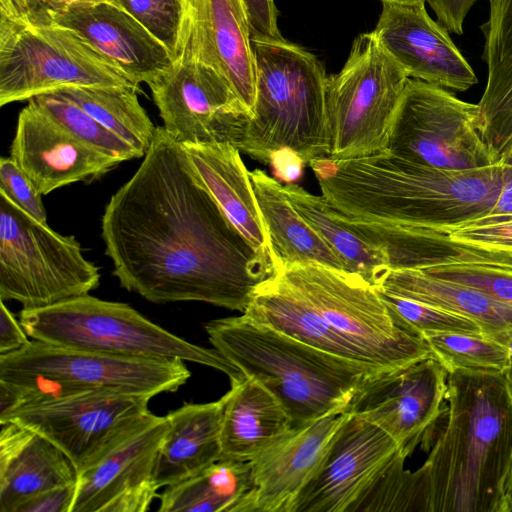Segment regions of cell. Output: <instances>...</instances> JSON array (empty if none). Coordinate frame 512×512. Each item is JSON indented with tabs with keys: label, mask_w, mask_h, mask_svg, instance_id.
I'll return each mask as SVG.
<instances>
[{
	"label": "cell",
	"mask_w": 512,
	"mask_h": 512,
	"mask_svg": "<svg viewBox=\"0 0 512 512\" xmlns=\"http://www.w3.org/2000/svg\"><path fill=\"white\" fill-rule=\"evenodd\" d=\"M253 487L249 461L219 460L159 494L160 512H236Z\"/></svg>",
	"instance_id": "cell-32"
},
{
	"label": "cell",
	"mask_w": 512,
	"mask_h": 512,
	"mask_svg": "<svg viewBox=\"0 0 512 512\" xmlns=\"http://www.w3.org/2000/svg\"><path fill=\"white\" fill-rule=\"evenodd\" d=\"M423 339L432 356L450 373L456 370H479L502 373L507 347L485 333L426 331Z\"/></svg>",
	"instance_id": "cell-34"
},
{
	"label": "cell",
	"mask_w": 512,
	"mask_h": 512,
	"mask_svg": "<svg viewBox=\"0 0 512 512\" xmlns=\"http://www.w3.org/2000/svg\"><path fill=\"white\" fill-rule=\"evenodd\" d=\"M446 410L424 435L429 512H511L512 394L499 372L448 373Z\"/></svg>",
	"instance_id": "cell-3"
},
{
	"label": "cell",
	"mask_w": 512,
	"mask_h": 512,
	"mask_svg": "<svg viewBox=\"0 0 512 512\" xmlns=\"http://www.w3.org/2000/svg\"><path fill=\"white\" fill-rule=\"evenodd\" d=\"M74 86L136 85L73 30L0 16V106Z\"/></svg>",
	"instance_id": "cell-11"
},
{
	"label": "cell",
	"mask_w": 512,
	"mask_h": 512,
	"mask_svg": "<svg viewBox=\"0 0 512 512\" xmlns=\"http://www.w3.org/2000/svg\"><path fill=\"white\" fill-rule=\"evenodd\" d=\"M377 290L399 324L416 336L422 337V334L426 331L485 333L478 323L467 317L422 302L396 296L379 288Z\"/></svg>",
	"instance_id": "cell-37"
},
{
	"label": "cell",
	"mask_w": 512,
	"mask_h": 512,
	"mask_svg": "<svg viewBox=\"0 0 512 512\" xmlns=\"http://www.w3.org/2000/svg\"><path fill=\"white\" fill-rule=\"evenodd\" d=\"M387 151L445 170L497 164L480 133L479 106L446 89L409 78L394 115Z\"/></svg>",
	"instance_id": "cell-13"
},
{
	"label": "cell",
	"mask_w": 512,
	"mask_h": 512,
	"mask_svg": "<svg viewBox=\"0 0 512 512\" xmlns=\"http://www.w3.org/2000/svg\"><path fill=\"white\" fill-rule=\"evenodd\" d=\"M276 272L292 265L321 264L347 270L335 251L298 213L283 185L261 169L249 171Z\"/></svg>",
	"instance_id": "cell-29"
},
{
	"label": "cell",
	"mask_w": 512,
	"mask_h": 512,
	"mask_svg": "<svg viewBox=\"0 0 512 512\" xmlns=\"http://www.w3.org/2000/svg\"><path fill=\"white\" fill-rule=\"evenodd\" d=\"M10 157L42 195L98 179L120 164L70 135L30 101L19 113Z\"/></svg>",
	"instance_id": "cell-20"
},
{
	"label": "cell",
	"mask_w": 512,
	"mask_h": 512,
	"mask_svg": "<svg viewBox=\"0 0 512 512\" xmlns=\"http://www.w3.org/2000/svg\"><path fill=\"white\" fill-rule=\"evenodd\" d=\"M346 417L332 413L293 427L251 459L253 487L236 512H289Z\"/></svg>",
	"instance_id": "cell-19"
},
{
	"label": "cell",
	"mask_w": 512,
	"mask_h": 512,
	"mask_svg": "<svg viewBox=\"0 0 512 512\" xmlns=\"http://www.w3.org/2000/svg\"><path fill=\"white\" fill-rule=\"evenodd\" d=\"M381 2H397L405 4L425 3L427 0H381Z\"/></svg>",
	"instance_id": "cell-48"
},
{
	"label": "cell",
	"mask_w": 512,
	"mask_h": 512,
	"mask_svg": "<svg viewBox=\"0 0 512 512\" xmlns=\"http://www.w3.org/2000/svg\"><path fill=\"white\" fill-rule=\"evenodd\" d=\"M507 489L512 494V456H511L510 467H509V472H508V477H507Z\"/></svg>",
	"instance_id": "cell-49"
},
{
	"label": "cell",
	"mask_w": 512,
	"mask_h": 512,
	"mask_svg": "<svg viewBox=\"0 0 512 512\" xmlns=\"http://www.w3.org/2000/svg\"><path fill=\"white\" fill-rule=\"evenodd\" d=\"M322 196L348 218L448 232L500 217L497 202L512 166L445 170L376 154L308 163Z\"/></svg>",
	"instance_id": "cell-2"
},
{
	"label": "cell",
	"mask_w": 512,
	"mask_h": 512,
	"mask_svg": "<svg viewBox=\"0 0 512 512\" xmlns=\"http://www.w3.org/2000/svg\"><path fill=\"white\" fill-rule=\"evenodd\" d=\"M252 35L281 38L274 0H243Z\"/></svg>",
	"instance_id": "cell-42"
},
{
	"label": "cell",
	"mask_w": 512,
	"mask_h": 512,
	"mask_svg": "<svg viewBox=\"0 0 512 512\" xmlns=\"http://www.w3.org/2000/svg\"><path fill=\"white\" fill-rule=\"evenodd\" d=\"M19 321L29 337L53 345L125 357L181 359L217 369L230 380L244 376L215 348L184 340L126 303L87 294L22 309Z\"/></svg>",
	"instance_id": "cell-6"
},
{
	"label": "cell",
	"mask_w": 512,
	"mask_h": 512,
	"mask_svg": "<svg viewBox=\"0 0 512 512\" xmlns=\"http://www.w3.org/2000/svg\"><path fill=\"white\" fill-rule=\"evenodd\" d=\"M100 283L74 236H64L0 193V299L23 309L87 295Z\"/></svg>",
	"instance_id": "cell-9"
},
{
	"label": "cell",
	"mask_w": 512,
	"mask_h": 512,
	"mask_svg": "<svg viewBox=\"0 0 512 512\" xmlns=\"http://www.w3.org/2000/svg\"><path fill=\"white\" fill-rule=\"evenodd\" d=\"M123 10L170 52L173 60L182 49L187 17L186 0H106Z\"/></svg>",
	"instance_id": "cell-36"
},
{
	"label": "cell",
	"mask_w": 512,
	"mask_h": 512,
	"mask_svg": "<svg viewBox=\"0 0 512 512\" xmlns=\"http://www.w3.org/2000/svg\"><path fill=\"white\" fill-rule=\"evenodd\" d=\"M376 287L467 317L504 344L512 331V307L473 287L432 276L421 269L388 270Z\"/></svg>",
	"instance_id": "cell-30"
},
{
	"label": "cell",
	"mask_w": 512,
	"mask_h": 512,
	"mask_svg": "<svg viewBox=\"0 0 512 512\" xmlns=\"http://www.w3.org/2000/svg\"><path fill=\"white\" fill-rule=\"evenodd\" d=\"M0 355L21 349L29 343L28 334L1 300Z\"/></svg>",
	"instance_id": "cell-44"
},
{
	"label": "cell",
	"mask_w": 512,
	"mask_h": 512,
	"mask_svg": "<svg viewBox=\"0 0 512 512\" xmlns=\"http://www.w3.org/2000/svg\"><path fill=\"white\" fill-rule=\"evenodd\" d=\"M186 3L181 52L225 77L251 117L256 95L255 59L243 0H186Z\"/></svg>",
	"instance_id": "cell-21"
},
{
	"label": "cell",
	"mask_w": 512,
	"mask_h": 512,
	"mask_svg": "<svg viewBox=\"0 0 512 512\" xmlns=\"http://www.w3.org/2000/svg\"><path fill=\"white\" fill-rule=\"evenodd\" d=\"M443 233L456 241L512 253V215L485 218Z\"/></svg>",
	"instance_id": "cell-40"
},
{
	"label": "cell",
	"mask_w": 512,
	"mask_h": 512,
	"mask_svg": "<svg viewBox=\"0 0 512 512\" xmlns=\"http://www.w3.org/2000/svg\"><path fill=\"white\" fill-rule=\"evenodd\" d=\"M76 483L45 490L21 504L16 512H70Z\"/></svg>",
	"instance_id": "cell-41"
},
{
	"label": "cell",
	"mask_w": 512,
	"mask_h": 512,
	"mask_svg": "<svg viewBox=\"0 0 512 512\" xmlns=\"http://www.w3.org/2000/svg\"><path fill=\"white\" fill-rule=\"evenodd\" d=\"M372 32L409 78L458 92L478 82L448 30L429 16L425 3L382 2Z\"/></svg>",
	"instance_id": "cell-17"
},
{
	"label": "cell",
	"mask_w": 512,
	"mask_h": 512,
	"mask_svg": "<svg viewBox=\"0 0 512 512\" xmlns=\"http://www.w3.org/2000/svg\"><path fill=\"white\" fill-rule=\"evenodd\" d=\"M55 92L78 104L141 157L149 149L157 127L141 106L136 86H74Z\"/></svg>",
	"instance_id": "cell-33"
},
{
	"label": "cell",
	"mask_w": 512,
	"mask_h": 512,
	"mask_svg": "<svg viewBox=\"0 0 512 512\" xmlns=\"http://www.w3.org/2000/svg\"><path fill=\"white\" fill-rule=\"evenodd\" d=\"M505 345L507 347V360L502 375L506 381L510 393L512 394V331L509 333Z\"/></svg>",
	"instance_id": "cell-47"
},
{
	"label": "cell",
	"mask_w": 512,
	"mask_h": 512,
	"mask_svg": "<svg viewBox=\"0 0 512 512\" xmlns=\"http://www.w3.org/2000/svg\"><path fill=\"white\" fill-rule=\"evenodd\" d=\"M243 315L313 348L373 367L361 351L340 336L278 273L258 287Z\"/></svg>",
	"instance_id": "cell-28"
},
{
	"label": "cell",
	"mask_w": 512,
	"mask_h": 512,
	"mask_svg": "<svg viewBox=\"0 0 512 512\" xmlns=\"http://www.w3.org/2000/svg\"><path fill=\"white\" fill-rule=\"evenodd\" d=\"M51 19L73 30L136 86L148 85L173 63L170 52L157 38L106 1L71 6L51 14Z\"/></svg>",
	"instance_id": "cell-22"
},
{
	"label": "cell",
	"mask_w": 512,
	"mask_h": 512,
	"mask_svg": "<svg viewBox=\"0 0 512 512\" xmlns=\"http://www.w3.org/2000/svg\"><path fill=\"white\" fill-rule=\"evenodd\" d=\"M0 16L29 23L53 21L44 0H0Z\"/></svg>",
	"instance_id": "cell-43"
},
{
	"label": "cell",
	"mask_w": 512,
	"mask_h": 512,
	"mask_svg": "<svg viewBox=\"0 0 512 512\" xmlns=\"http://www.w3.org/2000/svg\"><path fill=\"white\" fill-rule=\"evenodd\" d=\"M106 0H44V5L50 17L51 14L65 10L71 6L92 5Z\"/></svg>",
	"instance_id": "cell-46"
},
{
	"label": "cell",
	"mask_w": 512,
	"mask_h": 512,
	"mask_svg": "<svg viewBox=\"0 0 512 512\" xmlns=\"http://www.w3.org/2000/svg\"><path fill=\"white\" fill-rule=\"evenodd\" d=\"M482 25L487 82L479 106L481 136L496 163L512 166V0H489Z\"/></svg>",
	"instance_id": "cell-25"
},
{
	"label": "cell",
	"mask_w": 512,
	"mask_h": 512,
	"mask_svg": "<svg viewBox=\"0 0 512 512\" xmlns=\"http://www.w3.org/2000/svg\"><path fill=\"white\" fill-rule=\"evenodd\" d=\"M256 74L253 113L236 145L268 164L288 148L306 164L328 155L325 68L304 48L281 38L252 35Z\"/></svg>",
	"instance_id": "cell-5"
},
{
	"label": "cell",
	"mask_w": 512,
	"mask_h": 512,
	"mask_svg": "<svg viewBox=\"0 0 512 512\" xmlns=\"http://www.w3.org/2000/svg\"><path fill=\"white\" fill-rule=\"evenodd\" d=\"M421 270L444 280L473 287L512 307V268L481 264H442Z\"/></svg>",
	"instance_id": "cell-38"
},
{
	"label": "cell",
	"mask_w": 512,
	"mask_h": 512,
	"mask_svg": "<svg viewBox=\"0 0 512 512\" xmlns=\"http://www.w3.org/2000/svg\"><path fill=\"white\" fill-rule=\"evenodd\" d=\"M181 145L198 181L254 250L274 265L253 184L240 151L230 143Z\"/></svg>",
	"instance_id": "cell-23"
},
{
	"label": "cell",
	"mask_w": 512,
	"mask_h": 512,
	"mask_svg": "<svg viewBox=\"0 0 512 512\" xmlns=\"http://www.w3.org/2000/svg\"><path fill=\"white\" fill-rule=\"evenodd\" d=\"M0 193L30 216L47 223L42 194L11 157L0 160Z\"/></svg>",
	"instance_id": "cell-39"
},
{
	"label": "cell",
	"mask_w": 512,
	"mask_h": 512,
	"mask_svg": "<svg viewBox=\"0 0 512 512\" xmlns=\"http://www.w3.org/2000/svg\"><path fill=\"white\" fill-rule=\"evenodd\" d=\"M28 101L35 104L70 135L120 163L141 157L78 104L58 92L40 94Z\"/></svg>",
	"instance_id": "cell-35"
},
{
	"label": "cell",
	"mask_w": 512,
	"mask_h": 512,
	"mask_svg": "<svg viewBox=\"0 0 512 512\" xmlns=\"http://www.w3.org/2000/svg\"><path fill=\"white\" fill-rule=\"evenodd\" d=\"M191 373L181 359L125 357L32 339L0 355V380L18 408L39 395L117 390L154 397L176 392Z\"/></svg>",
	"instance_id": "cell-7"
},
{
	"label": "cell",
	"mask_w": 512,
	"mask_h": 512,
	"mask_svg": "<svg viewBox=\"0 0 512 512\" xmlns=\"http://www.w3.org/2000/svg\"><path fill=\"white\" fill-rule=\"evenodd\" d=\"M165 417L168 430L154 469L159 489L189 479L220 460L223 400L184 403Z\"/></svg>",
	"instance_id": "cell-26"
},
{
	"label": "cell",
	"mask_w": 512,
	"mask_h": 512,
	"mask_svg": "<svg viewBox=\"0 0 512 512\" xmlns=\"http://www.w3.org/2000/svg\"><path fill=\"white\" fill-rule=\"evenodd\" d=\"M148 86L163 127L179 144L236 147L250 114L214 68L181 52Z\"/></svg>",
	"instance_id": "cell-14"
},
{
	"label": "cell",
	"mask_w": 512,
	"mask_h": 512,
	"mask_svg": "<svg viewBox=\"0 0 512 512\" xmlns=\"http://www.w3.org/2000/svg\"><path fill=\"white\" fill-rule=\"evenodd\" d=\"M152 397L117 390L39 395L0 424L18 423L49 439L72 461L78 475L151 423Z\"/></svg>",
	"instance_id": "cell-12"
},
{
	"label": "cell",
	"mask_w": 512,
	"mask_h": 512,
	"mask_svg": "<svg viewBox=\"0 0 512 512\" xmlns=\"http://www.w3.org/2000/svg\"><path fill=\"white\" fill-rule=\"evenodd\" d=\"M204 328L213 348L280 402L292 428L344 412L360 387L384 370L323 352L243 314Z\"/></svg>",
	"instance_id": "cell-4"
},
{
	"label": "cell",
	"mask_w": 512,
	"mask_h": 512,
	"mask_svg": "<svg viewBox=\"0 0 512 512\" xmlns=\"http://www.w3.org/2000/svg\"><path fill=\"white\" fill-rule=\"evenodd\" d=\"M401 457L408 456L384 430L347 413L289 512H357Z\"/></svg>",
	"instance_id": "cell-15"
},
{
	"label": "cell",
	"mask_w": 512,
	"mask_h": 512,
	"mask_svg": "<svg viewBox=\"0 0 512 512\" xmlns=\"http://www.w3.org/2000/svg\"><path fill=\"white\" fill-rule=\"evenodd\" d=\"M223 395L221 457L250 461L292 428L280 402L256 380H230Z\"/></svg>",
	"instance_id": "cell-27"
},
{
	"label": "cell",
	"mask_w": 512,
	"mask_h": 512,
	"mask_svg": "<svg viewBox=\"0 0 512 512\" xmlns=\"http://www.w3.org/2000/svg\"><path fill=\"white\" fill-rule=\"evenodd\" d=\"M101 236L121 287L156 304L198 301L244 313L276 273L198 181L182 145L163 126L110 197Z\"/></svg>",
	"instance_id": "cell-1"
},
{
	"label": "cell",
	"mask_w": 512,
	"mask_h": 512,
	"mask_svg": "<svg viewBox=\"0 0 512 512\" xmlns=\"http://www.w3.org/2000/svg\"><path fill=\"white\" fill-rule=\"evenodd\" d=\"M447 377L433 356L381 370L360 387L344 412L380 427L409 456L446 410Z\"/></svg>",
	"instance_id": "cell-16"
},
{
	"label": "cell",
	"mask_w": 512,
	"mask_h": 512,
	"mask_svg": "<svg viewBox=\"0 0 512 512\" xmlns=\"http://www.w3.org/2000/svg\"><path fill=\"white\" fill-rule=\"evenodd\" d=\"M276 273L371 366L390 370L432 356L423 337L405 330L376 286L361 275L321 264L292 265Z\"/></svg>",
	"instance_id": "cell-8"
},
{
	"label": "cell",
	"mask_w": 512,
	"mask_h": 512,
	"mask_svg": "<svg viewBox=\"0 0 512 512\" xmlns=\"http://www.w3.org/2000/svg\"><path fill=\"white\" fill-rule=\"evenodd\" d=\"M298 213L335 251L350 272L377 286L389 270L383 252L356 233L323 196H316L295 183L283 186Z\"/></svg>",
	"instance_id": "cell-31"
},
{
	"label": "cell",
	"mask_w": 512,
	"mask_h": 512,
	"mask_svg": "<svg viewBox=\"0 0 512 512\" xmlns=\"http://www.w3.org/2000/svg\"><path fill=\"white\" fill-rule=\"evenodd\" d=\"M77 479L70 458L49 439L15 422L1 425L0 512H16L31 497Z\"/></svg>",
	"instance_id": "cell-24"
},
{
	"label": "cell",
	"mask_w": 512,
	"mask_h": 512,
	"mask_svg": "<svg viewBox=\"0 0 512 512\" xmlns=\"http://www.w3.org/2000/svg\"><path fill=\"white\" fill-rule=\"evenodd\" d=\"M408 79L372 31L355 38L343 68L326 81L327 157L350 159L386 151Z\"/></svg>",
	"instance_id": "cell-10"
},
{
	"label": "cell",
	"mask_w": 512,
	"mask_h": 512,
	"mask_svg": "<svg viewBox=\"0 0 512 512\" xmlns=\"http://www.w3.org/2000/svg\"><path fill=\"white\" fill-rule=\"evenodd\" d=\"M168 430L157 416L94 466L78 475L70 512H144L159 497L157 454Z\"/></svg>",
	"instance_id": "cell-18"
},
{
	"label": "cell",
	"mask_w": 512,
	"mask_h": 512,
	"mask_svg": "<svg viewBox=\"0 0 512 512\" xmlns=\"http://www.w3.org/2000/svg\"><path fill=\"white\" fill-rule=\"evenodd\" d=\"M268 164L278 180L294 183L302 176L305 161L293 150L282 148L273 152Z\"/></svg>",
	"instance_id": "cell-45"
}]
</instances>
